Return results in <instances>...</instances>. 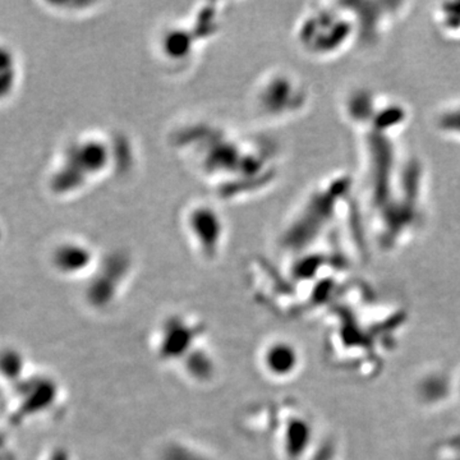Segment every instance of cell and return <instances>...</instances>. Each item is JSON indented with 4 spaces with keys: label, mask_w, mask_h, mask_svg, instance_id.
Returning a JSON list of instances; mask_svg holds the SVG:
<instances>
[{
    "label": "cell",
    "mask_w": 460,
    "mask_h": 460,
    "mask_svg": "<svg viewBox=\"0 0 460 460\" xmlns=\"http://www.w3.org/2000/svg\"><path fill=\"white\" fill-rule=\"evenodd\" d=\"M296 40L317 60H334L362 45V21L357 3L310 5L296 23Z\"/></svg>",
    "instance_id": "6da1fadb"
},
{
    "label": "cell",
    "mask_w": 460,
    "mask_h": 460,
    "mask_svg": "<svg viewBox=\"0 0 460 460\" xmlns=\"http://www.w3.org/2000/svg\"><path fill=\"white\" fill-rule=\"evenodd\" d=\"M431 20L440 38L460 49V2L438 3L432 8Z\"/></svg>",
    "instance_id": "7a4b0ae2"
}]
</instances>
